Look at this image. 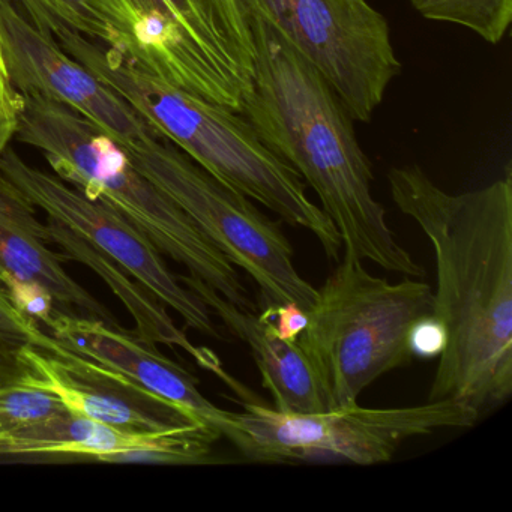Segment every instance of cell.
Here are the masks:
<instances>
[{
	"label": "cell",
	"mask_w": 512,
	"mask_h": 512,
	"mask_svg": "<svg viewBox=\"0 0 512 512\" xmlns=\"http://www.w3.org/2000/svg\"><path fill=\"white\" fill-rule=\"evenodd\" d=\"M389 190L433 247L434 316L448 344L428 401H463L479 415L512 394V178L446 193L419 166L392 167Z\"/></svg>",
	"instance_id": "cell-1"
},
{
	"label": "cell",
	"mask_w": 512,
	"mask_h": 512,
	"mask_svg": "<svg viewBox=\"0 0 512 512\" xmlns=\"http://www.w3.org/2000/svg\"><path fill=\"white\" fill-rule=\"evenodd\" d=\"M244 7V5H242ZM254 74L241 115L310 185L340 235L344 257L422 277L373 196V170L353 118L322 74L262 16L247 10Z\"/></svg>",
	"instance_id": "cell-2"
},
{
	"label": "cell",
	"mask_w": 512,
	"mask_h": 512,
	"mask_svg": "<svg viewBox=\"0 0 512 512\" xmlns=\"http://www.w3.org/2000/svg\"><path fill=\"white\" fill-rule=\"evenodd\" d=\"M55 38L158 136L221 184L256 200L290 226L308 230L329 259H340L343 244L328 215L311 202L298 173L259 139L241 113L166 82L119 50L73 29H61Z\"/></svg>",
	"instance_id": "cell-3"
},
{
	"label": "cell",
	"mask_w": 512,
	"mask_h": 512,
	"mask_svg": "<svg viewBox=\"0 0 512 512\" xmlns=\"http://www.w3.org/2000/svg\"><path fill=\"white\" fill-rule=\"evenodd\" d=\"M434 311V293L416 280L389 283L361 260L344 257L317 290L298 344L328 410L358 404L377 377L412 362L413 323Z\"/></svg>",
	"instance_id": "cell-4"
},
{
	"label": "cell",
	"mask_w": 512,
	"mask_h": 512,
	"mask_svg": "<svg viewBox=\"0 0 512 512\" xmlns=\"http://www.w3.org/2000/svg\"><path fill=\"white\" fill-rule=\"evenodd\" d=\"M107 46L185 91L241 113L254 41L241 0H86Z\"/></svg>",
	"instance_id": "cell-5"
},
{
	"label": "cell",
	"mask_w": 512,
	"mask_h": 512,
	"mask_svg": "<svg viewBox=\"0 0 512 512\" xmlns=\"http://www.w3.org/2000/svg\"><path fill=\"white\" fill-rule=\"evenodd\" d=\"M479 416L469 404L451 398L395 409L355 404L313 413L245 403L241 413L223 410L214 427L256 463L340 460L371 466L391 460L410 437L470 428Z\"/></svg>",
	"instance_id": "cell-6"
},
{
	"label": "cell",
	"mask_w": 512,
	"mask_h": 512,
	"mask_svg": "<svg viewBox=\"0 0 512 512\" xmlns=\"http://www.w3.org/2000/svg\"><path fill=\"white\" fill-rule=\"evenodd\" d=\"M125 154L233 265L256 281L265 307L292 302L311 310L316 287L293 265V247L281 227L251 199L221 184L163 137L145 140Z\"/></svg>",
	"instance_id": "cell-7"
},
{
	"label": "cell",
	"mask_w": 512,
	"mask_h": 512,
	"mask_svg": "<svg viewBox=\"0 0 512 512\" xmlns=\"http://www.w3.org/2000/svg\"><path fill=\"white\" fill-rule=\"evenodd\" d=\"M271 23L334 89L353 121L370 122L400 74L385 16L368 0H241Z\"/></svg>",
	"instance_id": "cell-8"
},
{
	"label": "cell",
	"mask_w": 512,
	"mask_h": 512,
	"mask_svg": "<svg viewBox=\"0 0 512 512\" xmlns=\"http://www.w3.org/2000/svg\"><path fill=\"white\" fill-rule=\"evenodd\" d=\"M0 176L49 220L73 230L119 263L155 298L175 310L191 329L221 338L208 305L170 272L157 247L109 203L91 199L11 148L0 157Z\"/></svg>",
	"instance_id": "cell-9"
},
{
	"label": "cell",
	"mask_w": 512,
	"mask_h": 512,
	"mask_svg": "<svg viewBox=\"0 0 512 512\" xmlns=\"http://www.w3.org/2000/svg\"><path fill=\"white\" fill-rule=\"evenodd\" d=\"M0 50L14 91L62 104L112 137L125 152L158 134L139 113L77 62L13 0H0Z\"/></svg>",
	"instance_id": "cell-10"
},
{
	"label": "cell",
	"mask_w": 512,
	"mask_h": 512,
	"mask_svg": "<svg viewBox=\"0 0 512 512\" xmlns=\"http://www.w3.org/2000/svg\"><path fill=\"white\" fill-rule=\"evenodd\" d=\"M20 359L26 371L23 385L46 389L64 403L68 412L118 430L163 433L202 421L71 350L59 358L37 347H25Z\"/></svg>",
	"instance_id": "cell-11"
},
{
	"label": "cell",
	"mask_w": 512,
	"mask_h": 512,
	"mask_svg": "<svg viewBox=\"0 0 512 512\" xmlns=\"http://www.w3.org/2000/svg\"><path fill=\"white\" fill-rule=\"evenodd\" d=\"M46 328L65 349L122 374L212 427L223 412L200 392L199 380L190 371L124 329L58 310Z\"/></svg>",
	"instance_id": "cell-12"
},
{
	"label": "cell",
	"mask_w": 512,
	"mask_h": 512,
	"mask_svg": "<svg viewBox=\"0 0 512 512\" xmlns=\"http://www.w3.org/2000/svg\"><path fill=\"white\" fill-rule=\"evenodd\" d=\"M220 437L217 428L202 421L163 433H133L65 412L0 433V455H73L100 461L125 449L158 448L176 452L185 464H203L211 460L212 448Z\"/></svg>",
	"instance_id": "cell-13"
},
{
	"label": "cell",
	"mask_w": 512,
	"mask_h": 512,
	"mask_svg": "<svg viewBox=\"0 0 512 512\" xmlns=\"http://www.w3.org/2000/svg\"><path fill=\"white\" fill-rule=\"evenodd\" d=\"M62 259L50 248L37 208L0 176V287L10 278L40 284L65 313L100 320L122 331L112 311L68 274Z\"/></svg>",
	"instance_id": "cell-14"
},
{
	"label": "cell",
	"mask_w": 512,
	"mask_h": 512,
	"mask_svg": "<svg viewBox=\"0 0 512 512\" xmlns=\"http://www.w3.org/2000/svg\"><path fill=\"white\" fill-rule=\"evenodd\" d=\"M178 278L208 305L212 314L223 320L233 335L250 347L263 386L274 398L275 409L298 413L328 410L316 373L298 343L278 337L254 311L236 307L199 278Z\"/></svg>",
	"instance_id": "cell-15"
},
{
	"label": "cell",
	"mask_w": 512,
	"mask_h": 512,
	"mask_svg": "<svg viewBox=\"0 0 512 512\" xmlns=\"http://www.w3.org/2000/svg\"><path fill=\"white\" fill-rule=\"evenodd\" d=\"M46 230L50 244L58 245L61 248L64 259L76 260V262L91 268L124 302L128 313L136 320L134 335L142 343L149 344V346L167 344V346L181 347L206 370L223 374L220 361L215 358L214 353L203 349V347L194 346L188 340L187 335L175 325L172 317L167 313L166 305L160 299L155 298L139 281L134 283L130 272L125 271L119 263L104 256L82 236L56 221L49 220Z\"/></svg>",
	"instance_id": "cell-16"
},
{
	"label": "cell",
	"mask_w": 512,
	"mask_h": 512,
	"mask_svg": "<svg viewBox=\"0 0 512 512\" xmlns=\"http://www.w3.org/2000/svg\"><path fill=\"white\" fill-rule=\"evenodd\" d=\"M25 347H37L59 358L70 352L52 334H46L37 320L22 313L0 287V388L17 385L25 379L26 371L20 359Z\"/></svg>",
	"instance_id": "cell-17"
},
{
	"label": "cell",
	"mask_w": 512,
	"mask_h": 512,
	"mask_svg": "<svg viewBox=\"0 0 512 512\" xmlns=\"http://www.w3.org/2000/svg\"><path fill=\"white\" fill-rule=\"evenodd\" d=\"M431 22L469 29L488 44H499L512 23V0H409Z\"/></svg>",
	"instance_id": "cell-18"
},
{
	"label": "cell",
	"mask_w": 512,
	"mask_h": 512,
	"mask_svg": "<svg viewBox=\"0 0 512 512\" xmlns=\"http://www.w3.org/2000/svg\"><path fill=\"white\" fill-rule=\"evenodd\" d=\"M34 25L55 37L61 29H73L92 40L109 44L110 34L86 0H16Z\"/></svg>",
	"instance_id": "cell-19"
},
{
	"label": "cell",
	"mask_w": 512,
	"mask_h": 512,
	"mask_svg": "<svg viewBox=\"0 0 512 512\" xmlns=\"http://www.w3.org/2000/svg\"><path fill=\"white\" fill-rule=\"evenodd\" d=\"M65 412L68 410L64 403L46 389L23 383L0 388V433L19 430Z\"/></svg>",
	"instance_id": "cell-20"
},
{
	"label": "cell",
	"mask_w": 512,
	"mask_h": 512,
	"mask_svg": "<svg viewBox=\"0 0 512 512\" xmlns=\"http://www.w3.org/2000/svg\"><path fill=\"white\" fill-rule=\"evenodd\" d=\"M2 289L7 292L8 298L22 313L37 322L49 325L53 314L56 313V302L52 293L44 289L40 284L29 283V281L10 278L2 284Z\"/></svg>",
	"instance_id": "cell-21"
},
{
	"label": "cell",
	"mask_w": 512,
	"mask_h": 512,
	"mask_svg": "<svg viewBox=\"0 0 512 512\" xmlns=\"http://www.w3.org/2000/svg\"><path fill=\"white\" fill-rule=\"evenodd\" d=\"M448 344L445 325L433 313L413 323L409 334V346L413 358H440Z\"/></svg>",
	"instance_id": "cell-22"
},
{
	"label": "cell",
	"mask_w": 512,
	"mask_h": 512,
	"mask_svg": "<svg viewBox=\"0 0 512 512\" xmlns=\"http://www.w3.org/2000/svg\"><path fill=\"white\" fill-rule=\"evenodd\" d=\"M259 316L275 335L290 343H298L299 337L308 325V311L302 310L299 305L292 302L266 305Z\"/></svg>",
	"instance_id": "cell-23"
},
{
	"label": "cell",
	"mask_w": 512,
	"mask_h": 512,
	"mask_svg": "<svg viewBox=\"0 0 512 512\" xmlns=\"http://www.w3.org/2000/svg\"><path fill=\"white\" fill-rule=\"evenodd\" d=\"M17 106L0 104V157L8 149L17 131Z\"/></svg>",
	"instance_id": "cell-24"
}]
</instances>
